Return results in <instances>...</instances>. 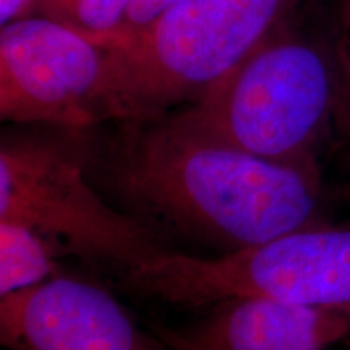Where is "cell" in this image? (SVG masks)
Listing matches in <instances>:
<instances>
[{
  "instance_id": "cell-4",
  "label": "cell",
  "mask_w": 350,
  "mask_h": 350,
  "mask_svg": "<svg viewBox=\"0 0 350 350\" xmlns=\"http://www.w3.org/2000/svg\"><path fill=\"white\" fill-rule=\"evenodd\" d=\"M23 126L33 129L5 131L0 142V219L116 279L180 252L100 195L86 172L88 130Z\"/></svg>"
},
{
  "instance_id": "cell-8",
  "label": "cell",
  "mask_w": 350,
  "mask_h": 350,
  "mask_svg": "<svg viewBox=\"0 0 350 350\" xmlns=\"http://www.w3.org/2000/svg\"><path fill=\"white\" fill-rule=\"evenodd\" d=\"M182 326H156L170 350H326L350 336V308L227 297Z\"/></svg>"
},
{
  "instance_id": "cell-11",
  "label": "cell",
  "mask_w": 350,
  "mask_h": 350,
  "mask_svg": "<svg viewBox=\"0 0 350 350\" xmlns=\"http://www.w3.org/2000/svg\"><path fill=\"white\" fill-rule=\"evenodd\" d=\"M339 67V93L334 119V144L350 159V0L340 2L339 21L334 29Z\"/></svg>"
},
{
  "instance_id": "cell-10",
  "label": "cell",
  "mask_w": 350,
  "mask_h": 350,
  "mask_svg": "<svg viewBox=\"0 0 350 350\" xmlns=\"http://www.w3.org/2000/svg\"><path fill=\"white\" fill-rule=\"evenodd\" d=\"M131 0H34L33 12L72 26L88 36L119 29Z\"/></svg>"
},
{
  "instance_id": "cell-5",
  "label": "cell",
  "mask_w": 350,
  "mask_h": 350,
  "mask_svg": "<svg viewBox=\"0 0 350 350\" xmlns=\"http://www.w3.org/2000/svg\"><path fill=\"white\" fill-rule=\"evenodd\" d=\"M116 284L131 297L183 308L239 295L350 308V224L321 222L213 258L174 252Z\"/></svg>"
},
{
  "instance_id": "cell-2",
  "label": "cell",
  "mask_w": 350,
  "mask_h": 350,
  "mask_svg": "<svg viewBox=\"0 0 350 350\" xmlns=\"http://www.w3.org/2000/svg\"><path fill=\"white\" fill-rule=\"evenodd\" d=\"M339 67L327 39L292 16L206 94L175 116L191 129L273 163L319 169L334 143Z\"/></svg>"
},
{
  "instance_id": "cell-14",
  "label": "cell",
  "mask_w": 350,
  "mask_h": 350,
  "mask_svg": "<svg viewBox=\"0 0 350 350\" xmlns=\"http://www.w3.org/2000/svg\"><path fill=\"white\" fill-rule=\"evenodd\" d=\"M342 345H344V350H350V336L347 339L342 340Z\"/></svg>"
},
{
  "instance_id": "cell-3",
  "label": "cell",
  "mask_w": 350,
  "mask_h": 350,
  "mask_svg": "<svg viewBox=\"0 0 350 350\" xmlns=\"http://www.w3.org/2000/svg\"><path fill=\"white\" fill-rule=\"evenodd\" d=\"M299 2L177 0L137 29L90 36L109 54L112 122L156 119L198 100Z\"/></svg>"
},
{
  "instance_id": "cell-12",
  "label": "cell",
  "mask_w": 350,
  "mask_h": 350,
  "mask_svg": "<svg viewBox=\"0 0 350 350\" xmlns=\"http://www.w3.org/2000/svg\"><path fill=\"white\" fill-rule=\"evenodd\" d=\"M175 2L177 0H131L124 23L119 29H122V31L137 29L139 26L146 25L148 21H151L159 13H163L165 8Z\"/></svg>"
},
{
  "instance_id": "cell-13",
  "label": "cell",
  "mask_w": 350,
  "mask_h": 350,
  "mask_svg": "<svg viewBox=\"0 0 350 350\" xmlns=\"http://www.w3.org/2000/svg\"><path fill=\"white\" fill-rule=\"evenodd\" d=\"M34 0H0V23L31 15Z\"/></svg>"
},
{
  "instance_id": "cell-7",
  "label": "cell",
  "mask_w": 350,
  "mask_h": 350,
  "mask_svg": "<svg viewBox=\"0 0 350 350\" xmlns=\"http://www.w3.org/2000/svg\"><path fill=\"white\" fill-rule=\"evenodd\" d=\"M0 342L8 350H170L111 292L64 273L0 297Z\"/></svg>"
},
{
  "instance_id": "cell-1",
  "label": "cell",
  "mask_w": 350,
  "mask_h": 350,
  "mask_svg": "<svg viewBox=\"0 0 350 350\" xmlns=\"http://www.w3.org/2000/svg\"><path fill=\"white\" fill-rule=\"evenodd\" d=\"M116 124L111 135L88 130V177L113 206L167 240L226 255L326 222L321 169L253 156L174 112Z\"/></svg>"
},
{
  "instance_id": "cell-6",
  "label": "cell",
  "mask_w": 350,
  "mask_h": 350,
  "mask_svg": "<svg viewBox=\"0 0 350 350\" xmlns=\"http://www.w3.org/2000/svg\"><path fill=\"white\" fill-rule=\"evenodd\" d=\"M0 117L8 124L72 130L112 122L107 51L38 13L2 25Z\"/></svg>"
},
{
  "instance_id": "cell-9",
  "label": "cell",
  "mask_w": 350,
  "mask_h": 350,
  "mask_svg": "<svg viewBox=\"0 0 350 350\" xmlns=\"http://www.w3.org/2000/svg\"><path fill=\"white\" fill-rule=\"evenodd\" d=\"M54 247L21 222L0 219V297L62 274Z\"/></svg>"
}]
</instances>
